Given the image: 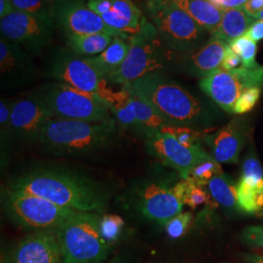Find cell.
Wrapping results in <instances>:
<instances>
[{"mask_svg": "<svg viewBox=\"0 0 263 263\" xmlns=\"http://www.w3.org/2000/svg\"><path fill=\"white\" fill-rule=\"evenodd\" d=\"M31 94L47 106L54 118L87 122H104L112 119L109 115L110 105L102 98L69 85L47 83Z\"/></svg>", "mask_w": 263, "mask_h": 263, "instance_id": "obj_7", "label": "cell"}, {"mask_svg": "<svg viewBox=\"0 0 263 263\" xmlns=\"http://www.w3.org/2000/svg\"><path fill=\"white\" fill-rule=\"evenodd\" d=\"M11 104L6 99L0 101V132H1V149H6L7 143L12 139L11 130Z\"/></svg>", "mask_w": 263, "mask_h": 263, "instance_id": "obj_34", "label": "cell"}, {"mask_svg": "<svg viewBox=\"0 0 263 263\" xmlns=\"http://www.w3.org/2000/svg\"><path fill=\"white\" fill-rule=\"evenodd\" d=\"M241 65H242L241 58L238 56L236 53H234L228 46L226 58L223 60L221 68L226 69V70H232V69L239 68V66H241Z\"/></svg>", "mask_w": 263, "mask_h": 263, "instance_id": "obj_38", "label": "cell"}, {"mask_svg": "<svg viewBox=\"0 0 263 263\" xmlns=\"http://www.w3.org/2000/svg\"><path fill=\"white\" fill-rule=\"evenodd\" d=\"M2 207L13 223L33 232L55 231L77 213L44 198L11 188L2 191Z\"/></svg>", "mask_w": 263, "mask_h": 263, "instance_id": "obj_8", "label": "cell"}, {"mask_svg": "<svg viewBox=\"0 0 263 263\" xmlns=\"http://www.w3.org/2000/svg\"><path fill=\"white\" fill-rule=\"evenodd\" d=\"M100 227L103 237L109 244H111L121 235L124 220L121 216L117 215H104L101 216Z\"/></svg>", "mask_w": 263, "mask_h": 263, "instance_id": "obj_32", "label": "cell"}, {"mask_svg": "<svg viewBox=\"0 0 263 263\" xmlns=\"http://www.w3.org/2000/svg\"><path fill=\"white\" fill-rule=\"evenodd\" d=\"M209 1L212 2L214 5H216V7H218L219 9L224 10L243 7L248 0H209Z\"/></svg>", "mask_w": 263, "mask_h": 263, "instance_id": "obj_41", "label": "cell"}, {"mask_svg": "<svg viewBox=\"0 0 263 263\" xmlns=\"http://www.w3.org/2000/svg\"><path fill=\"white\" fill-rule=\"evenodd\" d=\"M255 87H263V66L260 65L254 68L241 66L232 70L219 68L200 81L201 90L220 108L232 114L239 97Z\"/></svg>", "mask_w": 263, "mask_h": 263, "instance_id": "obj_9", "label": "cell"}, {"mask_svg": "<svg viewBox=\"0 0 263 263\" xmlns=\"http://www.w3.org/2000/svg\"><path fill=\"white\" fill-rule=\"evenodd\" d=\"M1 263H63L54 231H34L1 255Z\"/></svg>", "mask_w": 263, "mask_h": 263, "instance_id": "obj_15", "label": "cell"}, {"mask_svg": "<svg viewBox=\"0 0 263 263\" xmlns=\"http://www.w3.org/2000/svg\"><path fill=\"white\" fill-rule=\"evenodd\" d=\"M219 164L220 163H218L214 157L202 163H199L191 170L188 178L194 179L203 186H207L211 179L220 174H223L222 168Z\"/></svg>", "mask_w": 263, "mask_h": 263, "instance_id": "obj_30", "label": "cell"}, {"mask_svg": "<svg viewBox=\"0 0 263 263\" xmlns=\"http://www.w3.org/2000/svg\"><path fill=\"white\" fill-rule=\"evenodd\" d=\"M191 213H180L179 215L174 216L164 226L167 234L173 239H178L181 237L186 232L188 226L191 222Z\"/></svg>", "mask_w": 263, "mask_h": 263, "instance_id": "obj_35", "label": "cell"}, {"mask_svg": "<svg viewBox=\"0 0 263 263\" xmlns=\"http://www.w3.org/2000/svg\"><path fill=\"white\" fill-rule=\"evenodd\" d=\"M52 18L55 26L66 36L107 33L113 37L125 38L109 28L99 15L88 7L86 1L83 0H52Z\"/></svg>", "mask_w": 263, "mask_h": 263, "instance_id": "obj_11", "label": "cell"}, {"mask_svg": "<svg viewBox=\"0 0 263 263\" xmlns=\"http://www.w3.org/2000/svg\"><path fill=\"white\" fill-rule=\"evenodd\" d=\"M101 18L109 28L128 38L139 30L143 16L132 0H112L110 9Z\"/></svg>", "mask_w": 263, "mask_h": 263, "instance_id": "obj_21", "label": "cell"}, {"mask_svg": "<svg viewBox=\"0 0 263 263\" xmlns=\"http://www.w3.org/2000/svg\"><path fill=\"white\" fill-rule=\"evenodd\" d=\"M133 93V92H132ZM134 103L136 106L137 118L140 129L146 136L151 133L160 131L164 126L169 125L159 113L157 112L151 104L142 100L138 95L133 93Z\"/></svg>", "mask_w": 263, "mask_h": 263, "instance_id": "obj_27", "label": "cell"}, {"mask_svg": "<svg viewBox=\"0 0 263 263\" xmlns=\"http://www.w3.org/2000/svg\"><path fill=\"white\" fill-rule=\"evenodd\" d=\"M247 263H263V254L248 255Z\"/></svg>", "mask_w": 263, "mask_h": 263, "instance_id": "obj_43", "label": "cell"}, {"mask_svg": "<svg viewBox=\"0 0 263 263\" xmlns=\"http://www.w3.org/2000/svg\"><path fill=\"white\" fill-rule=\"evenodd\" d=\"M256 20H262L263 21V10L256 16Z\"/></svg>", "mask_w": 263, "mask_h": 263, "instance_id": "obj_45", "label": "cell"}, {"mask_svg": "<svg viewBox=\"0 0 263 263\" xmlns=\"http://www.w3.org/2000/svg\"><path fill=\"white\" fill-rule=\"evenodd\" d=\"M243 9L254 20L263 10V0H248L243 6Z\"/></svg>", "mask_w": 263, "mask_h": 263, "instance_id": "obj_40", "label": "cell"}, {"mask_svg": "<svg viewBox=\"0 0 263 263\" xmlns=\"http://www.w3.org/2000/svg\"><path fill=\"white\" fill-rule=\"evenodd\" d=\"M108 263H129V260L124 258L121 255H117V256L113 257L112 259Z\"/></svg>", "mask_w": 263, "mask_h": 263, "instance_id": "obj_44", "label": "cell"}, {"mask_svg": "<svg viewBox=\"0 0 263 263\" xmlns=\"http://www.w3.org/2000/svg\"><path fill=\"white\" fill-rule=\"evenodd\" d=\"M228 44L215 34H211L210 38L201 46L190 54L184 61L188 71L201 78L221 68L226 58Z\"/></svg>", "mask_w": 263, "mask_h": 263, "instance_id": "obj_19", "label": "cell"}, {"mask_svg": "<svg viewBox=\"0 0 263 263\" xmlns=\"http://www.w3.org/2000/svg\"><path fill=\"white\" fill-rule=\"evenodd\" d=\"M229 48L242 60V66L247 68H254L259 66L256 63V42L250 38L242 36L228 43Z\"/></svg>", "mask_w": 263, "mask_h": 263, "instance_id": "obj_29", "label": "cell"}, {"mask_svg": "<svg viewBox=\"0 0 263 263\" xmlns=\"http://www.w3.org/2000/svg\"><path fill=\"white\" fill-rule=\"evenodd\" d=\"M246 37L250 38L254 42H258L263 40V21L257 20L249 28L245 33Z\"/></svg>", "mask_w": 263, "mask_h": 263, "instance_id": "obj_39", "label": "cell"}, {"mask_svg": "<svg viewBox=\"0 0 263 263\" xmlns=\"http://www.w3.org/2000/svg\"><path fill=\"white\" fill-rule=\"evenodd\" d=\"M55 27L26 13L14 11L1 19V37L32 53H40L53 40Z\"/></svg>", "mask_w": 263, "mask_h": 263, "instance_id": "obj_14", "label": "cell"}, {"mask_svg": "<svg viewBox=\"0 0 263 263\" xmlns=\"http://www.w3.org/2000/svg\"><path fill=\"white\" fill-rule=\"evenodd\" d=\"M49 76L57 82L69 85L90 94H98L100 85L105 79L89 57L78 56L72 52H60L53 59Z\"/></svg>", "mask_w": 263, "mask_h": 263, "instance_id": "obj_13", "label": "cell"}, {"mask_svg": "<svg viewBox=\"0 0 263 263\" xmlns=\"http://www.w3.org/2000/svg\"><path fill=\"white\" fill-rule=\"evenodd\" d=\"M129 50L130 42H128L125 38L114 37L110 45L102 54L89 58L106 78V76L120 67L128 55Z\"/></svg>", "mask_w": 263, "mask_h": 263, "instance_id": "obj_25", "label": "cell"}, {"mask_svg": "<svg viewBox=\"0 0 263 263\" xmlns=\"http://www.w3.org/2000/svg\"><path fill=\"white\" fill-rule=\"evenodd\" d=\"M15 11H20L56 27L52 18V0H12Z\"/></svg>", "mask_w": 263, "mask_h": 263, "instance_id": "obj_28", "label": "cell"}, {"mask_svg": "<svg viewBox=\"0 0 263 263\" xmlns=\"http://www.w3.org/2000/svg\"><path fill=\"white\" fill-rule=\"evenodd\" d=\"M254 22V18L251 17L243 7L222 10L220 25L214 34L228 44L237 38L244 36Z\"/></svg>", "mask_w": 263, "mask_h": 263, "instance_id": "obj_23", "label": "cell"}, {"mask_svg": "<svg viewBox=\"0 0 263 263\" xmlns=\"http://www.w3.org/2000/svg\"><path fill=\"white\" fill-rule=\"evenodd\" d=\"M112 35L107 33L73 34L66 36L67 47L78 56L95 57L102 54L112 42Z\"/></svg>", "mask_w": 263, "mask_h": 263, "instance_id": "obj_24", "label": "cell"}, {"mask_svg": "<svg viewBox=\"0 0 263 263\" xmlns=\"http://www.w3.org/2000/svg\"><path fill=\"white\" fill-rule=\"evenodd\" d=\"M242 239L248 246L263 251V226L247 227L242 233Z\"/></svg>", "mask_w": 263, "mask_h": 263, "instance_id": "obj_37", "label": "cell"}, {"mask_svg": "<svg viewBox=\"0 0 263 263\" xmlns=\"http://www.w3.org/2000/svg\"><path fill=\"white\" fill-rule=\"evenodd\" d=\"M8 188L82 213H102L109 198L101 183L84 175L60 168L29 170L13 179Z\"/></svg>", "mask_w": 263, "mask_h": 263, "instance_id": "obj_1", "label": "cell"}, {"mask_svg": "<svg viewBox=\"0 0 263 263\" xmlns=\"http://www.w3.org/2000/svg\"><path fill=\"white\" fill-rule=\"evenodd\" d=\"M211 196L226 209L238 208L237 184L226 174H220L210 180L207 185Z\"/></svg>", "mask_w": 263, "mask_h": 263, "instance_id": "obj_26", "label": "cell"}, {"mask_svg": "<svg viewBox=\"0 0 263 263\" xmlns=\"http://www.w3.org/2000/svg\"><path fill=\"white\" fill-rule=\"evenodd\" d=\"M130 203L143 218L165 226L182 213L183 201L175 186L162 181H145L133 189Z\"/></svg>", "mask_w": 263, "mask_h": 263, "instance_id": "obj_10", "label": "cell"}, {"mask_svg": "<svg viewBox=\"0 0 263 263\" xmlns=\"http://www.w3.org/2000/svg\"><path fill=\"white\" fill-rule=\"evenodd\" d=\"M146 12L168 50L190 53L207 41L210 33L171 0H147Z\"/></svg>", "mask_w": 263, "mask_h": 263, "instance_id": "obj_5", "label": "cell"}, {"mask_svg": "<svg viewBox=\"0 0 263 263\" xmlns=\"http://www.w3.org/2000/svg\"><path fill=\"white\" fill-rule=\"evenodd\" d=\"M261 94V88H251L245 91L237 100L233 114H244L251 111L257 104Z\"/></svg>", "mask_w": 263, "mask_h": 263, "instance_id": "obj_36", "label": "cell"}, {"mask_svg": "<svg viewBox=\"0 0 263 263\" xmlns=\"http://www.w3.org/2000/svg\"><path fill=\"white\" fill-rule=\"evenodd\" d=\"M238 208L247 214H263V169L259 161H245L242 176L237 184Z\"/></svg>", "mask_w": 263, "mask_h": 263, "instance_id": "obj_18", "label": "cell"}, {"mask_svg": "<svg viewBox=\"0 0 263 263\" xmlns=\"http://www.w3.org/2000/svg\"><path fill=\"white\" fill-rule=\"evenodd\" d=\"M130 50L118 69L106 80L125 87L152 72H158L168 62L164 43L151 21L143 16L139 30L129 37Z\"/></svg>", "mask_w": 263, "mask_h": 263, "instance_id": "obj_6", "label": "cell"}, {"mask_svg": "<svg viewBox=\"0 0 263 263\" xmlns=\"http://www.w3.org/2000/svg\"><path fill=\"white\" fill-rule=\"evenodd\" d=\"M100 220L96 213L77 212L57 228L63 263H104L110 244L102 235Z\"/></svg>", "mask_w": 263, "mask_h": 263, "instance_id": "obj_4", "label": "cell"}, {"mask_svg": "<svg viewBox=\"0 0 263 263\" xmlns=\"http://www.w3.org/2000/svg\"><path fill=\"white\" fill-rule=\"evenodd\" d=\"M36 67L24 48L0 39V73L3 87L27 83L36 76Z\"/></svg>", "mask_w": 263, "mask_h": 263, "instance_id": "obj_17", "label": "cell"}, {"mask_svg": "<svg viewBox=\"0 0 263 263\" xmlns=\"http://www.w3.org/2000/svg\"><path fill=\"white\" fill-rule=\"evenodd\" d=\"M246 131L240 120L234 119L211 138L213 157L218 163H235L243 148Z\"/></svg>", "mask_w": 263, "mask_h": 263, "instance_id": "obj_20", "label": "cell"}, {"mask_svg": "<svg viewBox=\"0 0 263 263\" xmlns=\"http://www.w3.org/2000/svg\"><path fill=\"white\" fill-rule=\"evenodd\" d=\"M194 20L210 34H214L220 25L222 10L209 0H171Z\"/></svg>", "mask_w": 263, "mask_h": 263, "instance_id": "obj_22", "label": "cell"}, {"mask_svg": "<svg viewBox=\"0 0 263 263\" xmlns=\"http://www.w3.org/2000/svg\"><path fill=\"white\" fill-rule=\"evenodd\" d=\"M15 11L12 0H0V18L3 19Z\"/></svg>", "mask_w": 263, "mask_h": 263, "instance_id": "obj_42", "label": "cell"}, {"mask_svg": "<svg viewBox=\"0 0 263 263\" xmlns=\"http://www.w3.org/2000/svg\"><path fill=\"white\" fill-rule=\"evenodd\" d=\"M125 87L151 104L170 125L192 128L207 119L201 101L160 71L146 74Z\"/></svg>", "mask_w": 263, "mask_h": 263, "instance_id": "obj_2", "label": "cell"}, {"mask_svg": "<svg viewBox=\"0 0 263 263\" xmlns=\"http://www.w3.org/2000/svg\"><path fill=\"white\" fill-rule=\"evenodd\" d=\"M163 133H167L175 137L178 141L184 146L192 148L197 145H200V138L201 133L185 126H179V125H166L161 130Z\"/></svg>", "mask_w": 263, "mask_h": 263, "instance_id": "obj_31", "label": "cell"}, {"mask_svg": "<svg viewBox=\"0 0 263 263\" xmlns=\"http://www.w3.org/2000/svg\"><path fill=\"white\" fill-rule=\"evenodd\" d=\"M145 146L151 155L179 172L182 179H187L191 170L199 163L213 158L201 144L189 148L172 135L161 131L146 135Z\"/></svg>", "mask_w": 263, "mask_h": 263, "instance_id": "obj_12", "label": "cell"}, {"mask_svg": "<svg viewBox=\"0 0 263 263\" xmlns=\"http://www.w3.org/2000/svg\"><path fill=\"white\" fill-rule=\"evenodd\" d=\"M188 188L184 196V205L191 209L207 204L210 201V195L205 189V186L199 184L194 179L187 178Z\"/></svg>", "mask_w": 263, "mask_h": 263, "instance_id": "obj_33", "label": "cell"}, {"mask_svg": "<svg viewBox=\"0 0 263 263\" xmlns=\"http://www.w3.org/2000/svg\"><path fill=\"white\" fill-rule=\"evenodd\" d=\"M54 116L36 96L28 95L11 104L12 138L20 141H38L46 126Z\"/></svg>", "mask_w": 263, "mask_h": 263, "instance_id": "obj_16", "label": "cell"}, {"mask_svg": "<svg viewBox=\"0 0 263 263\" xmlns=\"http://www.w3.org/2000/svg\"><path fill=\"white\" fill-rule=\"evenodd\" d=\"M115 120L87 122L53 118L41 133L39 142L54 154H82L100 149L112 141Z\"/></svg>", "mask_w": 263, "mask_h": 263, "instance_id": "obj_3", "label": "cell"}]
</instances>
